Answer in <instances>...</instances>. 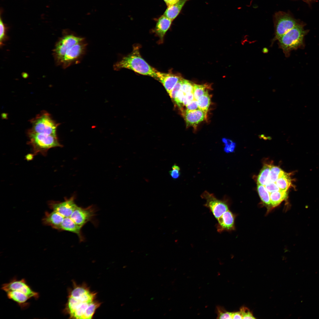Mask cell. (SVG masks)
<instances>
[{"label": "cell", "instance_id": "obj_15", "mask_svg": "<svg viewBox=\"0 0 319 319\" xmlns=\"http://www.w3.org/2000/svg\"><path fill=\"white\" fill-rule=\"evenodd\" d=\"M82 227L77 224L70 217H65L61 225L60 230L74 233L78 236L79 241H83L85 238L82 232Z\"/></svg>", "mask_w": 319, "mask_h": 319}, {"label": "cell", "instance_id": "obj_21", "mask_svg": "<svg viewBox=\"0 0 319 319\" xmlns=\"http://www.w3.org/2000/svg\"><path fill=\"white\" fill-rule=\"evenodd\" d=\"M271 166L270 165H266L263 166L258 176V184L265 186L268 183Z\"/></svg>", "mask_w": 319, "mask_h": 319}, {"label": "cell", "instance_id": "obj_5", "mask_svg": "<svg viewBox=\"0 0 319 319\" xmlns=\"http://www.w3.org/2000/svg\"><path fill=\"white\" fill-rule=\"evenodd\" d=\"M305 33L302 27L297 24L277 40L279 48L286 57L289 56L291 51L302 46Z\"/></svg>", "mask_w": 319, "mask_h": 319}, {"label": "cell", "instance_id": "obj_32", "mask_svg": "<svg viewBox=\"0 0 319 319\" xmlns=\"http://www.w3.org/2000/svg\"><path fill=\"white\" fill-rule=\"evenodd\" d=\"M242 319H255L252 313L247 307H243L241 308L240 311Z\"/></svg>", "mask_w": 319, "mask_h": 319}, {"label": "cell", "instance_id": "obj_36", "mask_svg": "<svg viewBox=\"0 0 319 319\" xmlns=\"http://www.w3.org/2000/svg\"><path fill=\"white\" fill-rule=\"evenodd\" d=\"M236 147V144L234 142L232 145L225 146L224 148V151L227 153L232 152L234 151Z\"/></svg>", "mask_w": 319, "mask_h": 319}, {"label": "cell", "instance_id": "obj_22", "mask_svg": "<svg viewBox=\"0 0 319 319\" xmlns=\"http://www.w3.org/2000/svg\"><path fill=\"white\" fill-rule=\"evenodd\" d=\"M199 109L207 114L211 103V97L207 92L197 100Z\"/></svg>", "mask_w": 319, "mask_h": 319}, {"label": "cell", "instance_id": "obj_2", "mask_svg": "<svg viewBox=\"0 0 319 319\" xmlns=\"http://www.w3.org/2000/svg\"><path fill=\"white\" fill-rule=\"evenodd\" d=\"M96 294L85 286H76L69 293L64 312L70 318L92 319L101 304L95 300Z\"/></svg>", "mask_w": 319, "mask_h": 319}, {"label": "cell", "instance_id": "obj_18", "mask_svg": "<svg viewBox=\"0 0 319 319\" xmlns=\"http://www.w3.org/2000/svg\"><path fill=\"white\" fill-rule=\"evenodd\" d=\"M189 0H180L175 4L167 6L163 14L173 21L178 15L185 3Z\"/></svg>", "mask_w": 319, "mask_h": 319}, {"label": "cell", "instance_id": "obj_25", "mask_svg": "<svg viewBox=\"0 0 319 319\" xmlns=\"http://www.w3.org/2000/svg\"><path fill=\"white\" fill-rule=\"evenodd\" d=\"M193 94L194 99L197 100L201 96L208 92V87L206 85H199L193 84Z\"/></svg>", "mask_w": 319, "mask_h": 319}, {"label": "cell", "instance_id": "obj_7", "mask_svg": "<svg viewBox=\"0 0 319 319\" xmlns=\"http://www.w3.org/2000/svg\"><path fill=\"white\" fill-rule=\"evenodd\" d=\"M29 139L28 144L32 147L34 154H46L50 148L62 147L59 142L57 135H48L27 131Z\"/></svg>", "mask_w": 319, "mask_h": 319}, {"label": "cell", "instance_id": "obj_23", "mask_svg": "<svg viewBox=\"0 0 319 319\" xmlns=\"http://www.w3.org/2000/svg\"><path fill=\"white\" fill-rule=\"evenodd\" d=\"M257 190L260 197L266 205L271 206L270 193L268 191L264 185L258 184Z\"/></svg>", "mask_w": 319, "mask_h": 319}, {"label": "cell", "instance_id": "obj_3", "mask_svg": "<svg viewBox=\"0 0 319 319\" xmlns=\"http://www.w3.org/2000/svg\"><path fill=\"white\" fill-rule=\"evenodd\" d=\"M201 197L206 201L204 206L209 209L217 220L216 227L218 232L230 231L235 229V216L230 210L227 199L224 198L222 200L219 199L213 194L207 191H204Z\"/></svg>", "mask_w": 319, "mask_h": 319}, {"label": "cell", "instance_id": "obj_29", "mask_svg": "<svg viewBox=\"0 0 319 319\" xmlns=\"http://www.w3.org/2000/svg\"><path fill=\"white\" fill-rule=\"evenodd\" d=\"M183 78L179 80L175 85L172 90L169 94L171 98L174 100L176 95L181 89Z\"/></svg>", "mask_w": 319, "mask_h": 319}, {"label": "cell", "instance_id": "obj_26", "mask_svg": "<svg viewBox=\"0 0 319 319\" xmlns=\"http://www.w3.org/2000/svg\"><path fill=\"white\" fill-rule=\"evenodd\" d=\"M180 89L185 94L190 93H193V84L189 81L183 79Z\"/></svg>", "mask_w": 319, "mask_h": 319}, {"label": "cell", "instance_id": "obj_24", "mask_svg": "<svg viewBox=\"0 0 319 319\" xmlns=\"http://www.w3.org/2000/svg\"><path fill=\"white\" fill-rule=\"evenodd\" d=\"M284 172V171L279 167L271 165L269 174L268 183H276L279 177Z\"/></svg>", "mask_w": 319, "mask_h": 319}, {"label": "cell", "instance_id": "obj_16", "mask_svg": "<svg viewBox=\"0 0 319 319\" xmlns=\"http://www.w3.org/2000/svg\"><path fill=\"white\" fill-rule=\"evenodd\" d=\"M7 297L16 302L22 308L27 307V302L30 298L24 293L18 291H11L6 292Z\"/></svg>", "mask_w": 319, "mask_h": 319}, {"label": "cell", "instance_id": "obj_11", "mask_svg": "<svg viewBox=\"0 0 319 319\" xmlns=\"http://www.w3.org/2000/svg\"><path fill=\"white\" fill-rule=\"evenodd\" d=\"M75 198V196H73L62 202H52L51 206L54 211L64 218L70 217L78 206L74 202Z\"/></svg>", "mask_w": 319, "mask_h": 319}, {"label": "cell", "instance_id": "obj_6", "mask_svg": "<svg viewBox=\"0 0 319 319\" xmlns=\"http://www.w3.org/2000/svg\"><path fill=\"white\" fill-rule=\"evenodd\" d=\"M30 121L32 127L27 131L48 135H57V128L59 124L57 123L47 112L42 111Z\"/></svg>", "mask_w": 319, "mask_h": 319}, {"label": "cell", "instance_id": "obj_13", "mask_svg": "<svg viewBox=\"0 0 319 319\" xmlns=\"http://www.w3.org/2000/svg\"><path fill=\"white\" fill-rule=\"evenodd\" d=\"M183 113L187 126L195 127L207 117V114L200 109L191 111L185 110Z\"/></svg>", "mask_w": 319, "mask_h": 319}, {"label": "cell", "instance_id": "obj_4", "mask_svg": "<svg viewBox=\"0 0 319 319\" xmlns=\"http://www.w3.org/2000/svg\"><path fill=\"white\" fill-rule=\"evenodd\" d=\"M138 45H134L132 51L123 57L114 65L115 70L126 69L141 75L148 76L157 79V70L150 66L142 57Z\"/></svg>", "mask_w": 319, "mask_h": 319}, {"label": "cell", "instance_id": "obj_17", "mask_svg": "<svg viewBox=\"0 0 319 319\" xmlns=\"http://www.w3.org/2000/svg\"><path fill=\"white\" fill-rule=\"evenodd\" d=\"M64 217L60 214L54 211L47 214L43 219L45 224L54 228L60 230L61 225Z\"/></svg>", "mask_w": 319, "mask_h": 319}, {"label": "cell", "instance_id": "obj_9", "mask_svg": "<svg viewBox=\"0 0 319 319\" xmlns=\"http://www.w3.org/2000/svg\"><path fill=\"white\" fill-rule=\"evenodd\" d=\"M1 288L6 292L11 291H20L27 295L30 299H37L39 297L38 293L33 291L23 279L18 280L14 278L9 282L3 284Z\"/></svg>", "mask_w": 319, "mask_h": 319}, {"label": "cell", "instance_id": "obj_38", "mask_svg": "<svg viewBox=\"0 0 319 319\" xmlns=\"http://www.w3.org/2000/svg\"><path fill=\"white\" fill-rule=\"evenodd\" d=\"M232 319H242V316L240 312L233 313Z\"/></svg>", "mask_w": 319, "mask_h": 319}, {"label": "cell", "instance_id": "obj_12", "mask_svg": "<svg viewBox=\"0 0 319 319\" xmlns=\"http://www.w3.org/2000/svg\"><path fill=\"white\" fill-rule=\"evenodd\" d=\"M157 80L162 84L169 94L177 82L182 78L178 74L162 72L158 71L157 72Z\"/></svg>", "mask_w": 319, "mask_h": 319}, {"label": "cell", "instance_id": "obj_20", "mask_svg": "<svg viewBox=\"0 0 319 319\" xmlns=\"http://www.w3.org/2000/svg\"><path fill=\"white\" fill-rule=\"evenodd\" d=\"M276 183L280 190L287 191L292 185L290 174L284 172L279 177Z\"/></svg>", "mask_w": 319, "mask_h": 319}, {"label": "cell", "instance_id": "obj_33", "mask_svg": "<svg viewBox=\"0 0 319 319\" xmlns=\"http://www.w3.org/2000/svg\"><path fill=\"white\" fill-rule=\"evenodd\" d=\"M265 186L270 193L280 190L276 183H269L266 185Z\"/></svg>", "mask_w": 319, "mask_h": 319}, {"label": "cell", "instance_id": "obj_30", "mask_svg": "<svg viewBox=\"0 0 319 319\" xmlns=\"http://www.w3.org/2000/svg\"><path fill=\"white\" fill-rule=\"evenodd\" d=\"M172 170L169 172L170 175L174 179H178L180 175V168L179 166L174 164L172 167Z\"/></svg>", "mask_w": 319, "mask_h": 319}, {"label": "cell", "instance_id": "obj_34", "mask_svg": "<svg viewBox=\"0 0 319 319\" xmlns=\"http://www.w3.org/2000/svg\"><path fill=\"white\" fill-rule=\"evenodd\" d=\"M186 107L185 110L191 111L199 109L197 100L194 99L187 105Z\"/></svg>", "mask_w": 319, "mask_h": 319}, {"label": "cell", "instance_id": "obj_28", "mask_svg": "<svg viewBox=\"0 0 319 319\" xmlns=\"http://www.w3.org/2000/svg\"><path fill=\"white\" fill-rule=\"evenodd\" d=\"M0 20V45H3V42L5 41L6 38V28L5 24L4 23L1 16Z\"/></svg>", "mask_w": 319, "mask_h": 319}, {"label": "cell", "instance_id": "obj_37", "mask_svg": "<svg viewBox=\"0 0 319 319\" xmlns=\"http://www.w3.org/2000/svg\"><path fill=\"white\" fill-rule=\"evenodd\" d=\"M180 0H163L167 6L172 5L178 2Z\"/></svg>", "mask_w": 319, "mask_h": 319}, {"label": "cell", "instance_id": "obj_19", "mask_svg": "<svg viewBox=\"0 0 319 319\" xmlns=\"http://www.w3.org/2000/svg\"><path fill=\"white\" fill-rule=\"evenodd\" d=\"M287 191L280 190L270 193V198L272 208L279 205L287 196Z\"/></svg>", "mask_w": 319, "mask_h": 319}, {"label": "cell", "instance_id": "obj_14", "mask_svg": "<svg viewBox=\"0 0 319 319\" xmlns=\"http://www.w3.org/2000/svg\"><path fill=\"white\" fill-rule=\"evenodd\" d=\"M172 21L164 15L157 19L153 31L159 38L160 43L163 42L165 34L170 27Z\"/></svg>", "mask_w": 319, "mask_h": 319}, {"label": "cell", "instance_id": "obj_1", "mask_svg": "<svg viewBox=\"0 0 319 319\" xmlns=\"http://www.w3.org/2000/svg\"><path fill=\"white\" fill-rule=\"evenodd\" d=\"M64 33L55 45L53 54L56 64L65 69L80 62L87 44L84 38L70 32Z\"/></svg>", "mask_w": 319, "mask_h": 319}, {"label": "cell", "instance_id": "obj_27", "mask_svg": "<svg viewBox=\"0 0 319 319\" xmlns=\"http://www.w3.org/2000/svg\"><path fill=\"white\" fill-rule=\"evenodd\" d=\"M217 318L219 319H232L233 313L225 311L220 307H217Z\"/></svg>", "mask_w": 319, "mask_h": 319}, {"label": "cell", "instance_id": "obj_31", "mask_svg": "<svg viewBox=\"0 0 319 319\" xmlns=\"http://www.w3.org/2000/svg\"><path fill=\"white\" fill-rule=\"evenodd\" d=\"M185 95L184 92L180 89L177 93L174 99L177 105L180 108L183 106V103Z\"/></svg>", "mask_w": 319, "mask_h": 319}, {"label": "cell", "instance_id": "obj_35", "mask_svg": "<svg viewBox=\"0 0 319 319\" xmlns=\"http://www.w3.org/2000/svg\"><path fill=\"white\" fill-rule=\"evenodd\" d=\"M194 99H195L193 93L185 94L183 101V106H185Z\"/></svg>", "mask_w": 319, "mask_h": 319}, {"label": "cell", "instance_id": "obj_10", "mask_svg": "<svg viewBox=\"0 0 319 319\" xmlns=\"http://www.w3.org/2000/svg\"><path fill=\"white\" fill-rule=\"evenodd\" d=\"M96 211L93 206L85 208L78 206L70 217L76 224L83 227L87 222L92 221Z\"/></svg>", "mask_w": 319, "mask_h": 319}, {"label": "cell", "instance_id": "obj_8", "mask_svg": "<svg viewBox=\"0 0 319 319\" xmlns=\"http://www.w3.org/2000/svg\"><path fill=\"white\" fill-rule=\"evenodd\" d=\"M297 24L295 21L288 14H281L278 15L275 22V36L272 40V45Z\"/></svg>", "mask_w": 319, "mask_h": 319}]
</instances>
